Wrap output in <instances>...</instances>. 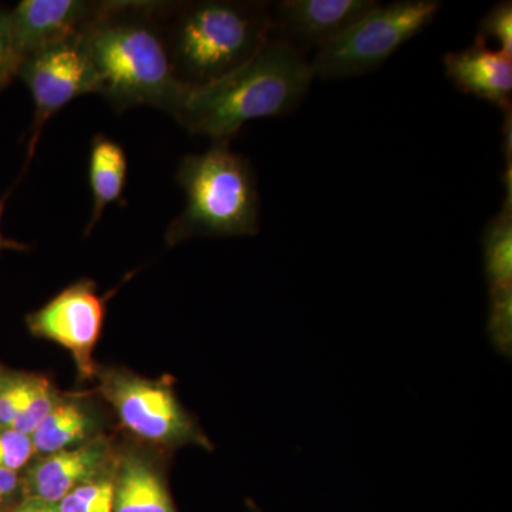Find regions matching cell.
<instances>
[{
  "label": "cell",
  "instance_id": "1",
  "mask_svg": "<svg viewBox=\"0 0 512 512\" xmlns=\"http://www.w3.org/2000/svg\"><path fill=\"white\" fill-rule=\"evenodd\" d=\"M158 2H106L82 37L96 94L116 111L153 107L174 116L188 87L175 77Z\"/></svg>",
  "mask_w": 512,
  "mask_h": 512
},
{
  "label": "cell",
  "instance_id": "2",
  "mask_svg": "<svg viewBox=\"0 0 512 512\" xmlns=\"http://www.w3.org/2000/svg\"><path fill=\"white\" fill-rule=\"evenodd\" d=\"M313 79L305 56L271 39L235 72L188 87L173 119L188 133L229 143L248 121L284 116L298 107Z\"/></svg>",
  "mask_w": 512,
  "mask_h": 512
},
{
  "label": "cell",
  "instance_id": "3",
  "mask_svg": "<svg viewBox=\"0 0 512 512\" xmlns=\"http://www.w3.org/2000/svg\"><path fill=\"white\" fill-rule=\"evenodd\" d=\"M157 15L175 77L187 87L228 76L271 40V2H158Z\"/></svg>",
  "mask_w": 512,
  "mask_h": 512
},
{
  "label": "cell",
  "instance_id": "4",
  "mask_svg": "<svg viewBox=\"0 0 512 512\" xmlns=\"http://www.w3.org/2000/svg\"><path fill=\"white\" fill-rule=\"evenodd\" d=\"M175 181L187 204L165 234L168 247L192 238L254 237L259 232V192L254 168L228 143L184 157Z\"/></svg>",
  "mask_w": 512,
  "mask_h": 512
},
{
  "label": "cell",
  "instance_id": "5",
  "mask_svg": "<svg viewBox=\"0 0 512 512\" xmlns=\"http://www.w3.org/2000/svg\"><path fill=\"white\" fill-rule=\"evenodd\" d=\"M441 9L437 0H400L365 13L342 35L316 50L313 77L350 79L375 72L390 56L427 28Z\"/></svg>",
  "mask_w": 512,
  "mask_h": 512
},
{
  "label": "cell",
  "instance_id": "6",
  "mask_svg": "<svg viewBox=\"0 0 512 512\" xmlns=\"http://www.w3.org/2000/svg\"><path fill=\"white\" fill-rule=\"evenodd\" d=\"M16 76L26 84L35 104L29 130L26 161L29 164L35 156L37 141L47 121L62 111L70 101L84 94L96 93V80L82 33L26 56L19 63Z\"/></svg>",
  "mask_w": 512,
  "mask_h": 512
},
{
  "label": "cell",
  "instance_id": "7",
  "mask_svg": "<svg viewBox=\"0 0 512 512\" xmlns=\"http://www.w3.org/2000/svg\"><path fill=\"white\" fill-rule=\"evenodd\" d=\"M101 387L124 426L140 439L165 446L194 443L210 448L167 384L113 372L103 377Z\"/></svg>",
  "mask_w": 512,
  "mask_h": 512
},
{
  "label": "cell",
  "instance_id": "8",
  "mask_svg": "<svg viewBox=\"0 0 512 512\" xmlns=\"http://www.w3.org/2000/svg\"><path fill=\"white\" fill-rule=\"evenodd\" d=\"M106 302L93 281L82 279L30 313L26 322L37 338L52 340L69 350L80 375L92 377L96 372L93 352L103 328Z\"/></svg>",
  "mask_w": 512,
  "mask_h": 512
},
{
  "label": "cell",
  "instance_id": "9",
  "mask_svg": "<svg viewBox=\"0 0 512 512\" xmlns=\"http://www.w3.org/2000/svg\"><path fill=\"white\" fill-rule=\"evenodd\" d=\"M379 2L375 0H281L271 3V39L295 52L328 45Z\"/></svg>",
  "mask_w": 512,
  "mask_h": 512
},
{
  "label": "cell",
  "instance_id": "10",
  "mask_svg": "<svg viewBox=\"0 0 512 512\" xmlns=\"http://www.w3.org/2000/svg\"><path fill=\"white\" fill-rule=\"evenodd\" d=\"M106 2L90 0H22L9 10L16 70L36 50L79 35L97 18Z\"/></svg>",
  "mask_w": 512,
  "mask_h": 512
},
{
  "label": "cell",
  "instance_id": "11",
  "mask_svg": "<svg viewBox=\"0 0 512 512\" xmlns=\"http://www.w3.org/2000/svg\"><path fill=\"white\" fill-rule=\"evenodd\" d=\"M444 69L457 89L501 109L510 106L512 57L491 47L470 46L444 56Z\"/></svg>",
  "mask_w": 512,
  "mask_h": 512
},
{
  "label": "cell",
  "instance_id": "12",
  "mask_svg": "<svg viewBox=\"0 0 512 512\" xmlns=\"http://www.w3.org/2000/svg\"><path fill=\"white\" fill-rule=\"evenodd\" d=\"M106 461L107 447L103 441L50 454L30 473V490L36 500L59 504L74 488L94 480Z\"/></svg>",
  "mask_w": 512,
  "mask_h": 512
},
{
  "label": "cell",
  "instance_id": "13",
  "mask_svg": "<svg viewBox=\"0 0 512 512\" xmlns=\"http://www.w3.org/2000/svg\"><path fill=\"white\" fill-rule=\"evenodd\" d=\"M128 160L126 151L106 134H96L90 146L89 183L92 191V215L84 234L99 224L104 211L119 202L126 188Z\"/></svg>",
  "mask_w": 512,
  "mask_h": 512
},
{
  "label": "cell",
  "instance_id": "14",
  "mask_svg": "<svg viewBox=\"0 0 512 512\" xmlns=\"http://www.w3.org/2000/svg\"><path fill=\"white\" fill-rule=\"evenodd\" d=\"M113 512H175L163 481L146 460L127 456L114 481Z\"/></svg>",
  "mask_w": 512,
  "mask_h": 512
},
{
  "label": "cell",
  "instance_id": "15",
  "mask_svg": "<svg viewBox=\"0 0 512 512\" xmlns=\"http://www.w3.org/2000/svg\"><path fill=\"white\" fill-rule=\"evenodd\" d=\"M484 271L490 292L512 288V194L484 229Z\"/></svg>",
  "mask_w": 512,
  "mask_h": 512
},
{
  "label": "cell",
  "instance_id": "16",
  "mask_svg": "<svg viewBox=\"0 0 512 512\" xmlns=\"http://www.w3.org/2000/svg\"><path fill=\"white\" fill-rule=\"evenodd\" d=\"M90 427L92 421L82 404L57 403L30 439L35 451L50 456L67 450L72 444L84 439Z\"/></svg>",
  "mask_w": 512,
  "mask_h": 512
},
{
  "label": "cell",
  "instance_id": "17",
  "mask_svg": "<svg viewBox=\"0 0 512 512\" xmlns=\"http://www.w3.org/2000/svg\"><path fill=\"white\" fill-rule=\"evenodd\" d=\"M114 481L94 478L79 485L57 504V512H113Z\"/></svg>",
  "mask_w": 512,
  "mask_h": 512
},
{
  "label": "cell",
  "instance_id": "18",
  "mask_svg": "<svg viewBox=\"0 0 512 512\" xmlns=\"http://www.w3.org/2000/svg\"><path fill=\"white\" fill-rule=\"evenodd\" d=\"M487 330L497 352L510 359L512 352V288L490 292Z\"/></svg>",
  "mask_w": 512,
  "mask_h": 512
},
{
  "label": "cell",
  "instance_id": "19",
  "mask_svg": "<svg viewBox=\"0 0 512 512\" xmlns=\"http://www.w3.org/2000/svg\"><path fill=\"white\" fill-rule=\"evenodd\" d=\"M497 43V52L512 57V3L500 2L481 20L476 45L488 47Z\"/></svg>",
  "mask_w": 512,
  "mask_h": 512
},
{
  "label": "cell",
  "instance_id": "20",
  "mask_svg": "<svg viewBox=\"0 0 512 512\" xmlns=\"http://www.w3.org/2000/svg\"><path fill=\"white\" fill-rule=\"evenodd\" d=\"M40 377H18L13 380H3L0 386V426L9 429L13 421L29 403L35 393Z\"/></svg>",
  "mask_w": 512,
  "mask_h": 512
},
{
  "label": "cell",
  "instance_id": "21",
  "mask_svg": "<svg viewBox=\"0 0 512 512\" xmlns=\"http://www.w3.org/2000/svg\"><path fill=\"white\" fill-rule=\"evenodd\" d=\"M56 404L57 400L52 386L46 379L40 377L35 393L30 397L29 403L26 404L23 412L19 414L18 419L13 421L9 429L19 431V433L26 434V436H32Z\"/></svg>",
  "mask_w": 512,
  "mask_h": 512
},
{
  "label": "cell",
  "instance_id": "22",
  "mask_svg": "<svg viewBox=\"0 0 512 512\" xmlns=\"http://www.w3.org/2000/svg\"><path fill=\"white\" fill-rule=\"evenodd\" d=\"M33 453L35 448L30 436L12 429L0 431V468L18 471Z\"/></svg>",
  "mask_w": 512,
  "mask_h": 512
},
{
  "label": "cell",
  "instance_id": "23",
  "mask_svg": "<svg viewBox=\"0 0 512 512\" xmlns=\"http://www.w3.org/2000/svg\"><path fill=\"white\" fill-rule=\"evenodd\" d=\"M16 77V63L12 53L9 10L0 8V90Z\"/></svg>",
  "mask_w": 512,
  "mask_h": 512
},
{
  "label": "cell",
  "instance_id": "24",
  "mask_svg": "<svg viewBox=\"0 0 512 512\" xmlns=\"http://www.w3.org/2000/svg\"><path fill=\"white\" fill-rule=\"evenodd\" d=\"M18 487V474L16 471L0 468V505L9 497Z\"/></svg>",
  "mask_w": 512,
  "mask_h": 512
},
{
  "label": "cell",
  "instance_id": "25",
  "mask_svg": "<svg viewBox=\"0 0 512 512\" xmlns=\"http://www.w3.org/2000/svg\"><path fill=\"white\" fill-rule=\"evenodd\" d=\"M3 210H5V201L0 200V221H2ZM2 224V222H0ZM5 249H16V251H25L28 249V245L22 244V242L13 241V239L6 238L2 232V225H0V252Z\"/></svg>",
  "mask_w": 512,
  "mask_h": 512
},
{
  "label": "cell",
  "instance_id": "26",
  "mask_svg": "<svg viewBox=\"0 0 512 512\" xmlns=\"http://www.w3.org/2000/svg\"><path fill=\"white\" fill-rule=\"evenodd\" d=\"M16 512H57L55 505L43 503V501L33 498L32 501L23 504Z\"/></svg>",
  "mask_w": 512,
  "mask_h": 512
},
{
  "label": "cell",
  "instance_id": "27",
  "mask_svg": "<svg viewBox=\"0 0 512 512\" xmlns=\"http://www.w3.org/2000/svg\"><path fill=\"white\" fill-rule=\"evenodd\" d=\"M2 383H3V380H2V379H0V386H2Z\"/></svg>",
  "mask_w": 512,
  "mask_h": 512
}]
</instances>
